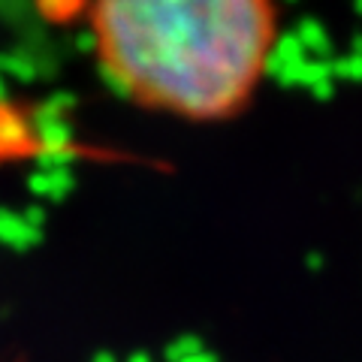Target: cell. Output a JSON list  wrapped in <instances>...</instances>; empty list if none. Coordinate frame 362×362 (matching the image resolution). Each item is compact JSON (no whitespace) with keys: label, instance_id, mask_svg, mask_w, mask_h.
I'll return each instance as SVG.
<instances>
[{"label":"cell","instance_id":"cell-1","mask_svg":"<svg viewBox=\"0 0 362 362\" xmlns=\"http://www.w3.org/2000/svg\"><path fill=\"white\" fill-rule=\"evenodd\" d=\"M90 25L118 94L190 121L242 112L275 45L272 0H94Z\"/></svg>","mask_w":362,"mask_h":362},{"label":"cell","instance_id":"cell-2","mask_svg":"<svg viewBox=\"0 0 362 362\" xmlns=\"http://www.w3.org/2000/svg\"><path fill=\"white\" fill-rule=\"evenodd\" d=\"M0 100H4V73H0Z\"/></svg>","mask_w":362,"mask_h":362}]
</instances>
